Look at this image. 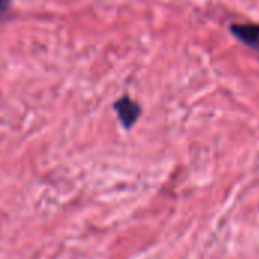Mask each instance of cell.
<instances>
[{
	"label": "cell",
	"instance_id": "3",
	"mask_svg": "<svg viewBox=\"0 0 259 259\" xmlns=\"http://www.w3.org/2000/svg\"><path fill=\"white\" fill-rule=\"evenodd\" d=\"M11 2H12V0H0V15H2V14H5V12L9 9Z\"/></svg>",
	"mask_w": 259,
	"mask_h": 259
},
{
	"label": "cell",
	"instance_id": "2",
	"mask_svg": "<svg viewBox=\"0 0 259 259\" xmlns=\"http://www.w3.org/2000/svg\"><path fill=\"white\" fill-rule=\"evenodd\" d=\"M229 30L238 41H241L247 47L259 52V24L256 23H232Z\"/></svg>",
	"mask_w": 259,
	"mask_h": 259
},
{
	"label": "cell",
	"instance_id": "1",
	"mask_svg": "<svg viewBox=\"0 0 259 259\" xmlns=\"http://www.w3.org/2000/svg\"><path fill=\"white\" fill-rule=\"evenodd\" d=\"M114 109H115V112L118 115L120 123L126 129H131L137 123V120L140 118V115H141V106L135 100H132L129 96L120 97L114 103Z\"/></svg>",
	"mask_w": 259,
	"mask_h": 259
}]
</instances>
